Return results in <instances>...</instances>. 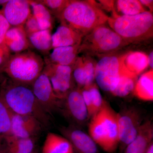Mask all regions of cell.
<instances>
[{"mask_svg": "<svg viewBox=\"0 0 153 153\" xmlns=\"http://www.w3.org/2000/svg\"><path fill=\"white\" fill-rule=\"evenodd\" d=\"M0 93L12 112L32 117L44 128L50 126V115L41 106L30 86L13 82L7 78L0 87Z\"/></svg>", "mask_w": 153, "mask_h": 153, "instance_id": "cell-1", "label": "cell"}, {"mask_svg": "<svg viewBox=\"0 0 153 153\" xmlns=\"http://www.w3.org/2000/svg\"><path fill=\"white\" fill-rule=\"evenodd\" d=\"M57 18L63 24L82 37L99 26L105 25L109 17L91 1L71 0Z\"/></svg>", "mask_w": 153, "mask_h": 153, "instance_id": "cell-2", "label": "cell"}, {"mask_svg": "<svg viewBox=\"0 0 153 153\" xmlns=\"http://www.w3.org/2000/svg\"><path fill=\"white\" fill-rule=\"evenodd\" d=\"M45 66L41 55L30 49L12 54L0 72L13 82L31 85L43 72Z\"/></svg>", "mask_w": 153, "mask_h": 153, "instance_id": "cell-3", "label": "cell"}, {"mask_svg": "<svg viewBox=\"0 0 153 153\" xmlns=\"http://www.w3.org/2000/svg\"><path fill=\"white\" fill-rule=\"evenodd\" d=\"M89 135L106 152H115L119 144L117 113L106 101L100 110L91 118Z\"/></svg>", "mask_w": 153, "mask_h": 153, "instance_id": "cell-4", "label": "cell"}, {"mask_svg": "<svg viewBox=\"0 0 153 153\" xmlns=\"http://www.w3.org/2000/svg\"><path fill=\"white\" fill-rule=\"evenodd\" d=\"M107 22L126 43L139 42L153 35V16L149 11L134 16H114Z\"/></svg>", "mask_w": 153, "mask_h": 153, "instance_id": "cell-5", "label": "cell"}, {"mask_svg": "<svg viewBox=\"0 0 153 153\" xmlns=\"http://www.w3.org/2000/svg\"><path fill=\"white\" fill-rule=\"evenodd\" d=\"M126 42L118 34L105 25L99 26L82 38L79 52L95 55L114 52Z\"/></svg>", "mask_w": 153, "mask_h": 153, "instance_id": "cell-6", "label": "cell"}, {"mask_svg": "<svg viewBox=\"0 0 153 153\" xmlns=\"http://www.w3.org/2000/svg\"><path fill=\"white\" fill-rule=\"evenodd\" d=\"M128 73L130 72L124 66L123 56H105L96 65L95 80L102 90L111 92L117 86L121 76Z\"/></svg>", "mask_w": 153, "mask_h": 153, "instance_id": "cell-7", "label": "cell"}, {"mask_svg": "<svg viewBox=\"0 0 153 153\" xmlns=\"http://www.w3.org/2000/svg\"><path fill=\"white\" fill-rule=\"evenodd\" d=\"M141 111L134 107L125 108L117 113L119 144L126 147L137 136L143 123Z\"/></svg>", "mask_w": 153, "mask_h": 153, "instance_id": "cell-8", "label": "cell"}, {"mask_svg": "<svg viewBox=\"0 0 153 153\" xmlns=\"http://www.w3.org/2000/svg\"><path fill=\"white\" fill-rule=\"evenodd\" d=\"M59 110L71 123L79 127L89 120L88 112L82 97L81 88H74L61 100Z\"/></svg>", "mask_w": 153, "mask_h": 153, "instance_id": "cell-9", "label": "cell"}, {"mask_svg": "<svg viewBox=\"0 0 153 153\" xmlns=\"http://www.w3.org/2000/svg\"><path fill=\"white\" fill-rule=\"evenodd\" d=\"M43 71L48 76L55 95L60 100L75 88L71 66L45 64Z\"/></svg>", "mask_w": 153, "mask_h": 153, "instance_id": "cell-10", "label": "cell"}, {"mask_svg": "<svg viewBox=\"0 0 153 153\" xmlns=\"http://www.w3.org/2000/svg\"><path fill=\"white\" fill-rule=\"evenodd\" d=\"M31 88L38 102L48 114L50 115L59 110L61 100L55 95L49 78L43 71Z\"/></svg>", "mask_w": 153, "mask_h": 153, "instance_id": "cell-11", "label": "cell"}, {"mask_svg": "<svg viewBox=\"0 0 153 153\" xmlns=\"http://www.w3.org/2000/svg\"><path fill=\"white\" fill-rule=\"evenodd\" d=\"M62 136L71 143L76 153H98L97 145L88 134L70 125L59 128Z\"/></svg>", "mask_w": 153, "mask_h": 153, "instance_id": "cell-12", "label": "cell"}, {"mask_svg": "<svg viewBox=\"0 0 153 153\" xmlns=\"http://www.w3.org/2000/svg\"><path fill=\"white\" fill-rule=\"evenodd\" d=\"M11 112L12 136L20 138H36L44 128L38 120L32 117Z\"/></svg>", "mask_w": 153, "mask_h": 153, "instance_id": "cell-13", "label": "cell"}, {"mask_svg": "<svg viewBox=\"0 0 153 153\" xmlns=\"http://www.w3.org/2000/svg\"><path fill=\"white\" fill-rule=\"evenodd\" d=\"M1 12L11 27L24 26L32 13L29 0H8Z\"/></svg>", "mask_w": 153, "mask_h": 153, "instance_id": "cell-14", "label": "cell"}, {"mask_svg": "<svg viewBox=\"0 0 153 153\" xmlns=\"http://www.w3.org/2000/svg\"><path fill=\"white\" fill-rule=\"evenodd\" d=\"M96 64L90 57H77L71 66L74 82L78 88H83L89 86L95 80Z\"/></svg>", "mask_w": 153, "mask_h": 153, "instance_id": "cell-15", "label": "cell"}, {"mask_svg": "<svg viewBox=\"0 0 153 153\" xmlns=\"http://www.w3.org/2000/svg\"><path fill=\"white\" fill-rule=\"evenodd\" d=\"M153 139L152 122L144 121L134 139L125 149L124 153H146Z\"/></svg>", "mask_w": 153, "mask_h": 153, "instance_id": "cell-16", "label": "cell"}, {"mask_svg": "<svg viewBox=\"0 0 153 153\" xmlns=\"http://www.w3.org/2000/svg\"><path fill=\"white\" fill-rule=\"evenodd\" d=\"M3 43L13 54L26 51L30 47L24 26L11 27L6 33Z\"/></svg>", "mask_w": 153, "mask_h": 153, "instance_id": "cell-17", "label": "cell"}, {"mask_svg": "<svg viewBox=\"0 0 153 153\" xmlns=\"http://www.w3.org/2000/svg\"><path fill=\"white\" fill-rule=\"evenodd\" d=\"M52 47L80 46L82 38L72 28L61 24L52 36Z\"/></svg>", "mask_w": 153, "mask_h": 153, "instance_id": "cell-18", "label": "cell"}, {"mask_svg": "<svg viewBox=\"0 0 153 153\" xmlns=\"http://www.w3.org/2000/svg\"><path fill=\"white\" fill-rule=\"evenodd\" d=\"M79 46L56 47L44 59L45 64H52L71 66L76 60Z\"/></svg>", "mask_w": 153, "mask_h": 153, "instance_id": "cell-19", "label": "cell"}, {"mask_svg": "<svg viewBox=\"0 0 153 153\" xmlns=\"http://www.w3.org/2000/svg\"><path fill=\"white\" fill-rule=\"evenodd\" d=\"M41 153H74L71 143L63 136L54 133L47 134Z\"/></svg>", "mask_w": 153, "mask_h": 153, "instance_id": "cell-20", "label": "cell"}, {"mask_svg": "<svg viewBox=\"0 0 153 153\" xmlns=\"http://www.w3.org/2000/svg\"><path fill=\"white\" fill-rule=\"evenodd\" d=\"M135 95L146 101L153 100V71L150 70L143 74L136 82L134 89Z\"/></svg>", "mask_w": 153, "mask_h": 153, "instance_id": "cell-21", "label": "cell"}, {"mask_svg": "<svg viewBox=\"0 0 153 153\" xmlns=\"http://www.w3.org/2000/svg\"><path fill=\"white\" fill-rule=\"evenodd\" d=\"M124 66L131 74L137 76L148 67V56L139 52H130L123 56Z\"/></svg>", "mask_w": 153, "mask_h": 153, "instance_id": "cell-22", "label": "cell"}, {"mask_svg": "<svg viewBox=\"0 0 153 153\" xmlns=\"http://www.w3.org/2000/svg\"><path fill=\"white\" fill-rule=\"evenodd\" d=\"M51 30H41L28 36L30 47L44 54L53 49Z\"/></svg>", "mask_w": 153, "mask_h": 153, "instance_id": "cell-23", "label": "cell"}, {"mask_svg": "<svg viewBox=\"0 0 153 153\" xmlns=\"http://www.w3.org/2000/svg\"><path fill=\"white\" fill-rule=\"evenodd\" d=\"M32 14L37 20L41 30H52L53 25L52 15L44 5L36 1H30Z\"/></svg>", "mask_w": 153, "mask_h": 153, "instance_id": "cell-24", "label": "cell"}, {"mask_svg": "<svg viewBox=\"0 0 153 153\" xmlns=\"http://www.w3.org/2000/svg\"><path fill=\"white\" fill-rule=\"evenodd\" d=\"M35 138L10 137L4 141L7 145L6 153H32L35 149Z\"/></svg>", "mask_w": 153, "mask_h": 153, "instance_id": "cell-25", "label": "cell"}, {"mask_svg": "<svg viewBox=\"0 0 153 153\" xmlns=\"http://www.w3.org/2000/svg\"><path fill=\"white\" fill-rule=\"evenodd\" d=\"M12 112L0 93V141L12 136Z\"/></svg>", "mask_w": 153, "mask_h": 153, "instance_id": "cell-26", "label": "cell"}, {"mask_svg": "<svg viewBox=\"0 0 153 153\" xmlns=\"http://www.w3.org/2000/svg\"><path fill=\"white\" fill-rule=\"evenodd\" d=\"M137 76L131 73L124 74L121 76L118 84L111 92L115 96L124 97L134 90L136 82Z\"/></svg>", "mask_w": 153, "mask_h": 153, "instance_id": "cell-27", "label": "cell"}, {"mask_svg": "<svg viewBox=\"0 0 153 153\" xmlns=\"http://www.w3.org/2000/svg\"><path fill=\"white\" fill-rule=\"evenodd\" d=\"M116 2L118 10L124 16H134L146 11L140 1L118 0Z\"/></svg>", "mask_w": 153, "mask_h": 153, "instance_id": "cell-28", "label": "cell"}, {"mask_svg": "<svg viewBox=\"0 0 153 153\" xmlns=\"http://www.w3.org/2000/svg\"><path fill=\"white\" fill-rule=\"evenodd\" d=\"M89 91L93 109V116L101 108L103 100L96 84L92 83L86 87ZM92 116V117H93Z\"/></svg>", "mask_w": 153, "mask_h": 153, "instance_id": "cell-29", "label": "cell"}, {"mask_svg": "<svg viewBox=\"0 0 153 153\" xmlns=\"http://www.w3.org/2000/svg\"><path fill=\"white\" fill-rule=\"evenodd\" d=\"M46 7L52 15L57 17L66 7L68 1L66 0H38Z\"/></svg>", "mask_w": 153, "mask_h": 153, "instance_id": "cell-30", "label": "cell"}, {"mask_svg": "<svg viewBox=\"0 0 153 153\" xmlns=\"http://www.w3.org/2000/svg\"><path fill=\"white\" fill-rule=\"evenodd\" d=\"M24 27L27 36L41 30L37 20L32 13L25 22Z\"/></svg>", "mask_w": 153, "mask_h": 153, "instance_id": "cell-31", "label": "cell"}, {"mask_svg": "<svg viewBox=\"0 0 153 153\" xmlns=\"http://www.w3.org/2000/svg\"><path fill=\"white\" fill-rule=\"evenodd\" d=\"M11 26L0 11V44H3L6 33Z\"/></svg>", "mask_w": 153, "mask_h": 153, "instance_id": "cell-32", "label": "cell"}, {"mask_svg": "<svg viewBox=\"0 0 153 153\" xmlns=\"http://www.w3.org/2000/svg\"><path fill=\"white\" fill-rule=\"evenodd\" d=\"M12 54L4 43L0 44V68L5 64Z\"/></svg>", "mask_w": 153, "mask_h": 153, "instance_id": "cell-33", "label": "cell"}, {"mask_svg": "<svg viewBox=\"0 0 153 153\" xmlns=\"http://www.w3.org/2000/svg\"><path fill=\"white\" fill-rule=\"evenodd\" d=\"M102 6L106 9L107 10H111L113 9L114 2L113 1H100Z\"/></svg>", "mask_w": 153, "mask_h": 153, "instance_id": "cell-34", "label": "cell"}, {"mask_svg": "<svg viewBox=\"0 0 153 153\" xmlns=\"http://www.w3.org/2000/svg\"><path fill=\"white\" fill-rule=\"evenodd\" d=\"M140 2L142 5H144L148 7L151 10V12L153 10V3L152 0H140Z\"/></svg>", "mask_w": 153, "mask_h": 153, "instance_id": "cell-35", "label": "cell"}, {"mask_svg": "<svg viewBox=\"0 0 153 153\" xmlns=\"http://www.w3.org/2000/svg\"><path fill=\"white\" fill-rule=\"evenodd\" d=\"M7 152V145L4 141H0V153Z\"/></svg>", "mask_w": 153, "mask_h": 153, "instance_id": "cell-36", "label": "cell"}, {"mask_svg": "<svg viewBox=\"0 0 153 153\" xmlns=\"http://www.w3.org/2000/svg\"><path fill=\"white\" fill-rule=\"evenodd\" d=\"M148 64L150 66L152 69L153 68V52H151L148 56Z\"/></svg>", "mask_w": 153, "mask_h": 153, "instance_id": "cell-37", "label": "cell"}, {"mask_svg": "<svg viewBox=\"0 0 153 153\" xmlns=\"http://www.w3.org/2000/svg\"><path fill=\"white\" fill-rule=\"evenodd\" d=\"M7 78L4 74L0 72V87L5 82Z\"/></svg>", "mask_w": 153, "mask_h": 153, "instance_id": "cell-38", "label": "cell"}, {"mask_svg": "<svg viewBox=\"0 0 153 153\" xmlns=\"http://www.w3.org/2000/svg\"><path fill=\"white\" fill-rule=\"evenodd\" d=\"M146 153H153V143L151 144Z\"/></svg>", "mask_w": 153, "mask_h": 153, "instance_id": "cell-39", "label": "cell"}, {"mask_svg": "<svg viewBox=\"0 0 153 153\" xmlns=\"http://www.w3.org/2000/svg\"><path fill=\"white\" fill-rule=\"evenodd\" d=\"M32 153H38V150L37 149H36L35 148V149L33 150V152Z\"/></svg>", "mask_w": 153, "mask_h": 153, "instance_id": "cell-40", "label": "cell"}]
</instances>
